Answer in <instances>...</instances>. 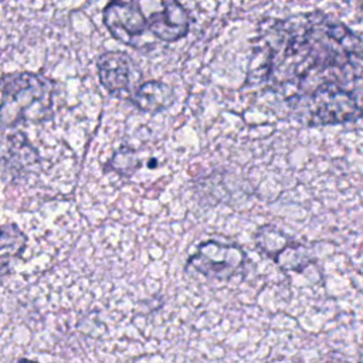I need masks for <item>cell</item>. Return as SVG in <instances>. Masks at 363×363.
<instances>
[{
    "label": "cell",
    "mask_w": 363,
    "mask_h": 363,
    "mask_svg": "<svg viewBox=\"0 0 363 363\" xmlns=\"http://www.w3.org/2000/svg\"><path fill=\"white\" fill-rule=\"evenodd\" d=\"M362 38L345 23L313 10L286 18H265L245 85H268L285 98L337 85L362 86Z\"/></svg>",
    "instance_id": "6da1fadb"
},
{
    "label": "cell",
    "mask_w": 363,
    "mask_h": 363,
    "mask_svg": "<svg viewBox=\"0 0 363 363\" xmlns=\"http://www.w3.org/2000/svg\"><path fill=\"white\" fill-rule=\"evenodd\" d=\"M255 245L259 251L271 257L272 259L292 241L284 231L272 224H265L259 227L255 233Z\"/></svg>",
    "instance_id": "9c48e42d"
},
{
    "label": "cell",
    "mask_w": 363,
    "mask_h": 363,
    "mask_svg": "<svg viewBox=\"0 0 363 363\" xmlns=\"http://www.w3.org/2000/svg\"><path fill=\"white\" fill-rule=\"evenodd\" d=\"M102 21L109 34L125 45L132 48L150 45L147 41V33L150 35L149 18L140 1L115 0L108 3L102 10Z\"/></svg>",
    "instance_id": "277c9868"
},
{
    "label": "cell",
    "mask_w": 363,
    "mask_h": 363,
    "mask_svg": "<svg viewBox=\"0 0 363 363\" xmlns=\"http://www.w3.org/2000/svg\"><path fill=\"white\" fill-rule=\"evenodd\" d=\"M245 259L247 255L240 245L207 240L189 257L186 269L191 268L210 279L227 281L242 269Z\"/></svg>",
    "instance_id": "5b68a950"
},
{
    "label": "cell",
    "mask_w": 363,
    "mask_h": 363,
    "mask_svg": "<svg viewBox=\"0 0 363 363\" xmlns=\"http://www.w3.org/2000/svg\"><path fill=\"white\" fill-rule=\"evenodd\" d=\"M274 261L284 271H296L301 272L312 261L305 245L291 241L275 258Z\"/></svg>",
    "instance_id": "30bf717a"
},
{
    "label": "cell",
    "mask_w": 363,
    "mask_h": 363,
    "mask_svg": "<svg viewBox=\"0 0 363 363\" xmlns=\"http://www.w3.org/2000/svg\"><path fill=\"white\" fill-rule=\"evenodd\" d=\"M173 88L159 79L140 82L130 94L129 101L142 112L159 113L167 109L174 102Z\"/></svg>",
    "instance_id": "52a82bcc"
},
{
    "label": "cell",
    "mask_w": 363,
    "mask_h": 363,
    "mask_svg": "<svg viewBox=\"0 0 363 363\" xmlns=\"http://www.w3.org/2000/svg\"><path fill=\"white\" fill-rule=\"evenodd\" d=\"M285 102L295 119L306 126H326L353 122L360 118V91L337 85L292 95Z\"/></svg>",
    "instance_id": "3957f363"
},
{
    "label": "cell",
    "mask_w": 363,
    "mask_h": 363,
    "mask_svg": "<svg viewBox=\"0 0 363 363\" xmlns=\"http://www.w3.org/2000/svg\"><path fill=\"white\" fill-rule=\"evenodd\" d=\"M98 78L108 94L128 98L132 94V81L139 72L132 58L123 51H105L96 60Z\"/></svg>",
    "instance_id": "8992f818"
},
{
    "label": "cell",
    "mask_w": 363,
    "mask_h": 363,
    "mask_svg": "<svg viewBox=\"0 0 363 363\" xmlns=\"http://www.w3.org/2000/svg\"><path fill=\"white\" fill-rule=\"evenodd\" d=\"M54 84L35 72L0 77V130L21 122H43L52 113Z\"/></svg>",
    "instance_id": "7a4b0ae2"
},
{
    "label": "cell",
    "mask_w": 363,
    "mask_h": 363,
    "mask_svg": "<svg viewBox=\"0 0 363 363\" xmlns=\"http://www.w3.org/2000/svg\"><path fill=\"white\" fill-rule=\"evenodd\" d=\"M26 245L27 237L16 224H9L0 228V274H3L10 262L24 251Z\"/></svg>",
    "instance_id": "ba28073f"
},
{
    "label": "cell",
    "mask_w": 363,
    "mask_h": 363,
    "mask_svg": "<svg viewBox=\"0 0 363 363\" xmlns=\"http://www.w3.org/2000/svg\"><path fill=\"white\" fill-rule=\"evenodd\" d=\"M140 159L129 147H121L109 160V166L121 176H132L140 167Z\"/></svg>",
    "instance_id": "8fae6325"
},
{
    "label": "cell",
    "mask_w": 363,
    "mask_h": 363,
    "mask_svg": "<svg viewBox=\"0 0 363 363\" xmlns=\"http://www.w3.org/2000/svg\"><path fill=\"white\" fill-rule=\"evenodd\" d=\"M17 363H37V362H33V360H28V359H21Z\"/></svg>",
    "instance_id": "7c38bea8"
}]
</instances>
